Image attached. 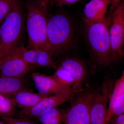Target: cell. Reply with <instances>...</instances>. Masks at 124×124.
<instances>
[{"instance_id": "obj_21", "label": "cell", "mask_w": 124, "mask_h": 124, "mask_svg": "<svg viewBox=\"0 0 124 124\" xmlns=\"http://www.w3.org/2000/svg\"><path fill=\"white\" fill-rule=\"evenodd\" d=\"M1 119L7 124H37L31 119L9 117H3Z\"/></svg>"}, {"instance_id": "obj_15", "label": "cell", "mask_w": 124, "mask_h": 124, "mask_svg": "<svg viewBox=\"0 0 124 124\" xmlns=\"http://www.w3.org/2000/svg\"><path fill=\"white\" fill-rule=\"evenodd\" d=\"M27 89L26 77L16 78L0 76V94L12 97L16 93Z\"/></svg>"}, {"instance_id": "obj_1", "label": "cell", "mask_w": 124, "mask_h": 124, "mask_svg": "<svg viewBox=\"0 0 124 124\" xmlns=\"http://www.w3.org/2000/svg\"><path fill=\"white\" fill-rule=\"evenodd\" d=\"M75 42V29L69 17L59 14L48 18L47 40L44 49L52 56L60 55L70 50Z\"/></svg>"}, {"instance_id": "obj_11", "label": "cell", "mask_w": 124, "mask_h": 124, "mask_svg": "<svg viewBox=\"0 0 124 124\" xmlns=\"http://www.w3.org/2000/svg\"><path fill=\"white\" fill-rule=\"evenodd\" d=\"M33 68L20 58L7 55L0 60V76L24 78Z\"/></svg>"}, {"instance_id": "obj_4", "label": "cell", "mask_w": 124, "mask_h": 124, "mask_svg": "<svg viewBox=\"0 0 124 124\" xmlns=\"http://www.w3.org/2000/svg\"><path fill=\"white\" fill-rule=\"evenodd\" d=\"M28 43L26 48L44 49L47 40L48 11L34 0L26 5Z\"/></svg>"}, {"instance_id": "obj_5", "label": "cell", "mask_w": 124, "mask_h": 124, "mask_svg": "<svg viewBox=\"0 0 124 124\" xmlns=\"http://www.w3.org/2000/svg\"><path fill=\"white\" fill-rule=\"evenodd\" d=\"M98 90L86 88L77 93L66 110L62 124H91V107Z\"/></svg>"}, {"instance_id": "obj_19", "label": "cell", "mask_w": 124, "mask_h": 124, "mask_svg": "<svg viewBox=\"0 0 124 124\" xmlns=\"http://www.w3.org/2000/svg\"><path fill=\"white\" fill-rule=\"evenodd\" d=\"M53 76L59 82L66 86L73 88L75 81L68 71L61 67L58 66Z\"/></svg>"}, {"instance_id": "obj_29", "label": "cell", "mask_w": 124, "mask_h": 124, "mask_svg": "<svg viewBox=\"0 0 124 124\" xmlns=\"http://www.w3.org/2000/svg\"></svg>"}, {"instance_id": "obj_13", "label": "cell", "mask_w": 124, "mask_h": 124, "mask_svg": "<svg viewBox=\"0 0 124 124\" xmlns=\"http://www.w3.org/2000/svg\"><path fill=\"white\" fill-rule=\"evenodd\" d=\"M68 71L75 81V84L72 88L75 94L80 91L82 85L87 75V69L81 60L74 58L64 59L57 65Z\"/></svg>"}, {"instance_id": "obj_22", "label": "cell", "mask_w": 124, "mask_h": 124, "mask_svg": "<svg viewBox=\"0 0 124 124\" xmlns=\"http://www.w3.org/2000/svg\"><path fill=\"white\" fill-rule=\"evenodd\" d=\"M79 0H54L51 3L54 4L58 6L69 5L74 4L79 1Z\"/></svg>"}, {"instance_id": "obj_12", "label": "cell", "mask_w": 124, "mask_h": 124, "mask_svg": "<svg viewBox=\"0 0 124 124\" xmlns=\"http://www.w3.org/2000/svg\"><path fill=\"white\" fill-rule=\"evenodd\" d=\"M112 89L107 108L106 121L108 122L112 116L124 113V72L116 82Z\"/></svg>"}, {"instance_id": "obj_7", "label": "cell", "mask_w": 124, "mask_h": 124, "mask_svg": "<svg viewBox=\"0 0 124 124\" xmlns=\"http://www.w3.org/2000/svg\"><path fill=\"white\" fill-rule=\"evenodd\" d=\"M31 78L39 94L46 96L61 94L71 101L75 94L71 87L59 82L53 76H48L39 72H33Z\"/></svg>"}, {"instance_id": "obj_27", "label": "cell", "mask_w": 124, "mask_h": 124, "mask_svg": "<svg viewBox=\"0 0 124 124\" xmlns=\"http://www.w3.org/2000/svg\"><path fill=\"white\" fill-rule=\"evenodd\" d=\"M103 0L104 1H106L107 2L110 3L111 0Z\"/></svg>"}, {"instance_id": "obj_10", "label": "cell", "mask_w": 124, "mask_h": 124, "mask_svg": "<svg viewBox=\"0 0 124 124\" xmlns=\"http://www.w3.org/2000/svg\"><path fill=\"white\" fill-rule=\"evenodd\" d=\"M69 100L63 95L54 94L40 100L30 108L21 109L17 113L18 118L31 119L38 117L54 108L58 107Z\"/></svg>"}, {"instance_id": "obj_9", "label": "cell", "mask_w": 124, "mask_h": 124, "mask_svg": "<svg viewBox=\"0 0 124 124\" xmlns=\"http://www.w3.org/2000/svg\"><path fill=\"white\" fill-rule=\"evenodd\" d=\"M7 55L20 58L32 66L48 67L55 69L57 67L51 54L45 49H28L23 46L19 45Z\"/></svg>"}, {"instance_id": "obj_25", "label": "cell", "mask_w": 124, "mask_h": 124, "mask_svg": "<svg viewBox=\"0 0 124 124\" xmlns=\"http://www.w3.org/2000/svg\"><path fill=\"white\" fill-rule=\"evenodd\" d=\"M35 1L41 7L48 10L50 0H35Z\"/></svg>"}, {"instance_id": "obj_28", "label": "cell", "mask_w": 124, "mask_h": 124, "mask_svg": "<svg viewBox=\"0 0 124 124\" xmlns=\"http://www.w3.org/2000/svg\"><path fill=\"white\" fill-rule=\"evenodd\" d=\"M54 0H50V2H52V1H53Z\"/></svg>"}, {"instance_id": "obj_23", "label": "cell", "mask_w": 124, "mask_h": 124, "mask_svg": "<svg viewBox=\"0 0 124 124\" xmlns=\"http://www.w3.org/2000/svg\"><path fill=\"white\" fill-rule=\"evenodd\" d=\"M109 122H110L111 124H124V114L112 116Z\"/></svg>"}, {"instance_id": "obj_14", "label": "cell", "mask_w": 124, "mask_h": 124, "mask_svg": "<svg viewBox=\"0 0 124 124\" xmlns=\"http://www.w3.org/2000/svg\"><path fill=\"white\" fill-rule=\"evenodd\" d=\"M110 4L103 0H91L84 9L85 20L95 23L106 22L108 18L106 15Z\"/></svg>"}, {"instance_id": "obj_18", "label": "cell", "mask_w": 124, "mask_h": 124, "mask_svg": "<svg viewBox=\"0 0 124 124\" xmlns=\"http://www.w3.org/2000/svg\"><path fill=\"white\" fill-rule=\"evenodd\" d=\"M16 107L11 97L0 94V119L13 117L16 113Z\"/></svg>"}, {"instance_id": "obj_17", "label": "cell", "mask_w": 124, "mask_h": 124, "mask_svg": "<svg viewBox=\"0 0 124 124\" xmlns=\"http://www.w3.org/2000/svg\"><path fill=\"white\" fill-rule=\"evenodd\" d=\"M65 112V110L56 107L37 117V119L41 124H62Z\"/></svg>"}, {"instance_id": "obj_2", "label": "cell", "mask_w": 124, "mask_h": 124, "mask_svg": "<svg viewBox=\"0 0 124 124\" xmlns=\"http://www.w3.org/2000/svg\"><path fill=\"white\" fill-rule=\"evenodd\" d=\"M103 23L91 22L85 20V36L88 46L101 66H108L113 61L109 35L111 16Z\"/></svg>"}, {"instance_id": "obj_26", "label": "cell", "mask_w": 124, "mask_h": 124, "mask_svg": "<svg viewBox=\"0 0 124 124\" xmlns=\"http://www.w3.org/2000/svg\"><path fill=\"white\" fill-rule=\"evenodd\" d=\"M0 124H7L6 123H5V122H4V121H0Z\"/></svg>"}, {"instance_id": "obj_24", "label": "cell", "mask_w": 124, "mask_h": 124, "mask_svg": "<svg viewBox=\"0 0 124 124\" xmlns=\"http://www.w3.org/2000/svg\"><path fill=\"white\" fill-rule=\"evenodd\" d=\"M121 2V0H111V5L109 8V11L108 15H110L112 14Z\"/></svg>"}, {"instance_id": "obj_20", "label": "cell", "mask_w": 124, "mask_h": 124, "mask_svg": "<svg viewBox=\"0 0 124 124\" xmlns=\"http://www.w3.org/2000/svg\"><path fill=\"white\" fill-rule=\"evenodd\" d=\"M17 0H0V25L10 13Z\"/></svg>"}, {"instance_id": "obj_16", "label": "cell", "mask_w": 124, "mask_h": 124, "mask_svg": "<svg viewBox=\"0 0 124 124\" xmlns=\"http://www.w3.org/2000/svg\"><path fill=\"white\" fill-rule=\"evenodd\" d=\"M47 97L48 96L33 93L28 89H25L16 93L12 98L16 107L21 109H25L33 107Z\"/></svg>"}, {"instance_id": "obj_8", "label": "cell", "mask_w": 124, "mask_h": 124, "mask_svg": "<svg viewBox=\"0 0 124 124\" xmlns=\"http://www.w3.org/2000/svg\"><path fill=\"white\" fill-rule=\"evenodd\" d=\"M113 87L112 80L108 78L98 90L91 107V124H108L106 121L107 106Z\"/></svg>"}, {"instance_id": "obj_6", "label": "cell", "mask_w": 124, "mask_h": 124, "mask_svg": "<svg viewBox=\"0 0 124 124\" xmlns=\"http://www.w3.org/2000/svg\"><path fill=\"white\" fill-rule=\"evenodd\" d=\"M109 35L113 61L120 60L124 55V3L121 2L111 15Z\"/></svg>"}, {"instance_id": "obj_3", "label": "cell", "mask_w": 124, "mask_h": 124, "mask_svg": "<svg viewBox=\"0 0 124 124\" xmlns=\"http://www.w3.org/2000/svg\"><path fill=\"white\" fill-rule=\"evenodd\" d=\"M22 5L17 0L10 13L0 25V60L19 46L24 26Z\"/></svg>"}]
</instances>
